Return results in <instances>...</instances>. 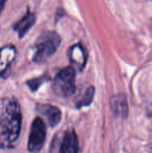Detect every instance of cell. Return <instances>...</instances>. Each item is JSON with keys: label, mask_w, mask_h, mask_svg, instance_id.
<instances>
[{"label": "cell", "mask_w": 152, "mask_h": 153, "mask_svg": "<svg viewBox=\"0 0 152 153\" xmlns=\"http://www.w3.org/2000/svg\"><path fill=\"white\" fill-rule=\"evenodd\" d=\"M22 126V113L17 102L4 100L0 111V147L8 146L19 137Z\"/></svg>", "instance_id": "6da1fadb"}, {"label": "cell", "mask_w": 152, "mask_h": 153, "mask_svg": "<svg viewBox=\"0 0 152 153\" xmlns=\"http://www.w3.org/2000/svg\"><path fill=\"white\" fill-rule=\"evenodd\" d=\"M61 42V37L56 31H48L37 38L34 44L33 61L43 64L56 52Z\"/></svg>", "instance_id": "7a4b0ae2"}, {"label": "cell", "mask_w": 152, "mask_h": 153, "mask_svg": "<svg viewBox=\"0 0 152 153\" xmlns=\"http://www.w3.org/2000/svg\"><path fill=\"white\" fill-rule=\"evenodd\" d=\"M52 90L58 97L66 98L75 91V69L66 67L62 69L55 76L52 82Z\"/></svg>", "instance_id": "3957f363"}, {"label": "cell", "mask_w": 152, "mask_h": 153, "mask_svg": "<svg viewBox=\"0 0 152 153\" xmlns=\"http://www.w3.org/2000/svg\"><path fill=\"white\" fill-rule=\"evenodd\" d=\"M46 137V127L43 120L37 117L31 124L28 137V149L30 152H40L44 145Z\"/></svg>", "instance_id": "277c9868"}, {"label": "cell", "mask_w": 152, "mask_h": 153, "mask_svg": "<svg viewBox=\"0 0 152 153\" xmlns=\"http://www.w3.org/2000/svg\"><path fill=\"white\" fill-rule=\"evenodd\" d=\"M59 153H79V141L74 130L64 132L60 142Z\"/></svg>", "instance_id": "5b68a950"}, {"label": "cell", "mask_w": 152, "mask_h": 153, "mask_svg": "<svg viewBox=\"0 0 152 153\" xmlns=\"http://www.w3.org/2000/svg\"><path fill=\"white\" fill-rule=\"evenodd\" d=\"M37 110L43 117L46 118L50 126H56L61 122L62 114L56 106L40 103L37 105Z\"/></svg>", "instance_id": "8992f818"}, {"label": "cell", "mask_w": 152, "mask_h": 153, "mask_svg": "<svg viewBox=\"0 0 152 153\" xmlns=\"http://www.w3.org/2000/svg\"><path fill=\"white\" fill-rule=\"evenodd\" d=\"M69 61L75 69L82 70L86 63L87 55L85 49L80 43H76L69 48L68 52Z\"/></svg>", "instance_id": "52a82bcc"}, {"label": "cell", "mask_w": 152, "mask_h": 153, "mask_svg": "<svg viewBox=\"0 0 152 153\" xmlns=\"http://www.w3.org/2000/svg\"><path fill=\"white\" fill-rule=\"evenodd\" d=\"M16 48L12 45L4 46L0 49V76L5 73L16 57Z\"/></svg>", "instance_id": "ba28073f"}, {"label": "cell", "mask_w": 152, "mask_h": 153, "mask_svg": "<svg viewBox=\"0 0 152 153\" xmlns=\"http://www.w3.org/2000/svg\"><path fill=\"white\" fill-rule=\"evenodd\" d=\"M35 15L31 11L28 10L25 16L21 18L17 22L13 25V30L17 33L19 38H22L30 30V28L35 23Z\"/></svg>", "instance_id": "9c48e42d"}, {"label": "cell", "mask_w": 152, "mask_h": 153, "mask_svg": "<svg viewBox=\"0 0 152 153\" xmlns=\"http://www.w3.org/2000/svg\"><path fill=\"white\" fill-rule=\"evenodd\" d=\"M110 108L113 114L118 117H126L128 114V102L123 94L113 96L110 100Z\"/></svg>", "instance_id": "30bf717a"}, {"label": "cell", "mask_w": 152, "mask_h": 153, "mask_svg": "<svg viewBox=\"0 0 152 153\" xmlns=\"http://www.w3.org/2000/svg\"><path fill=\"white\" fill-rule=\"evenodd\" d=\"M94 96H95V88L92 86H89V88H86L83 96L76 103V108H80L89 105L93 100Z\"/></svg>", "instance_id": "8fae6325"}, {"label": "cell", "mask_w": 152, "mask_h": 153, "mask_svg": "<svg viewBox=\"0 0 152 153\" xmlns=\"http://www.w3.org/2000/svg\"><path fill=\"white\" fill-rule=\"evenodd\" d=\"M49 80V77L46 76H41V77L36 78V79H31L27 82V85L29 87L30 89L32 91H36L46 81Z\"/></svg>", "instance_id": "7c38bea8"}, {"label": "cell", "mask_w": 152, "mask_h": 153, "mask_svg": "<svg viewBox=\"0 0 152 153\" xmlns=\"http://www.w3.org/2000/svg\"><path fill=\"white\" fill-rule=\"evenodd\" d=\"M7 0H0V14L2 12L3 9H4V5H5V3Z\"/></svg>", "instance_id": "4fadbf2b"}]
</instances>
